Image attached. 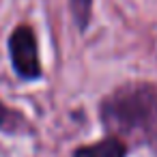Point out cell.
<instances>
[{
  "instance_id": "cell-1",
  "label": "cell",
  "mask_w": 157,
  "mask_h": 157,
  "mask_svg": "<svg viewBox=\"0 0 157 157\" xmlns=\"http://www.w3.org/2000/svg\"><path fill=\"white\" fill-rule=\"evenodd\" d=\"M101 121L114 136L140 142L157 138V86L136 82L116 88L101 103Z\"/></svg>"
},
{
  "instance_id": "cell-2",
  "label": "cell",
  "mask_w": 157,
  "mask_h": 157,
  "mask_svg": "<svg viewBox=\"0 0 157 157\" xmlns=\"http://www.w3.org/2000/svg\"><path fill=\"white\" fill-rule=\"evenodd\" d=\"M9 52H11L13 67L22 78L35 80L41 75L39 50H37V39H35L33 28L17 26L9 37Z\"/></svg>"
},
{
  "instance_id": "cell-3",
  "label": "cell",
  "mask_w": 157,
  "mask_h": 157,
  "mask_svg": "<svg viewBox=\"0 0 157 157\" xmlns=\"http://www.w3.org/2000/svg\"><path fill=\"white\" fill-rule=\"evenodd\" d=\"M127 146L121 138H105L90 146H82L73 153V157H125Z\"/></svg>"
},
{
  "instance_id": "cell-4",
  "label": "cell",
  "mask_w": 157,
  "mask_h": 157,
  "mask_svg": "<svg viewBox=\"0 0 157 157\" xmlns=\"http://www.w3.org/2000/svg\"><path fill=\"white\" fill-rule=\"evenodd\" d=\"M71 15L78 24L80 30H84L90 22V11H93V0H69Z\"/></svg>"
},
{
  "instance_id": "cell-5",
  "label": "cell",
  "mask_w": 157,
  "mask_h": 157,
  "mask_svg": "<svg viewBox=\"0 0 157 157\" xmlns=\"http://www.w3.org/2000/svg\"><path fill=\"white\" fill-rule=\"evenodd\" d=\"M11 121H13V114L9 112V108L2 105V101H0V129H2L7 123H11Z\"/></svg>"
}]
</instances>
